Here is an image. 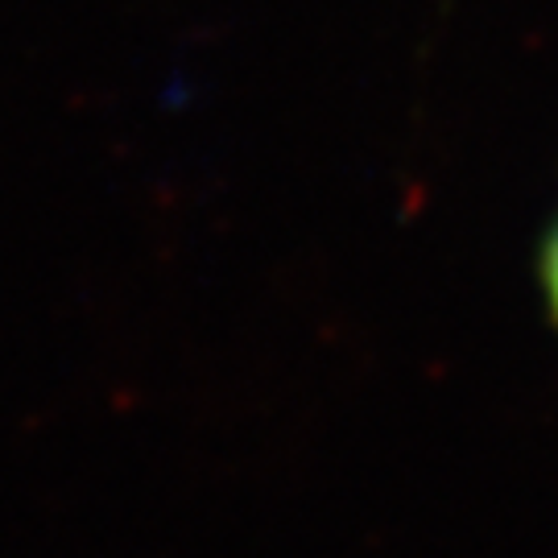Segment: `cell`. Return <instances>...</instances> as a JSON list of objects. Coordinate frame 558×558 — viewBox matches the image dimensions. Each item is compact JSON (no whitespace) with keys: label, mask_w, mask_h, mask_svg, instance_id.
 <instances>
[{"label":"cell","mask_w":558,"mask_h":558,"mask_svg":"<svg viewBox=\"0 0 558 558\" xmlns=\"http://www.w3.org/2000/svg\"><path fill=\"white\" fill-rule=\"evenodd\" d=\"M542 290H546V302H550V319L558 327V223L546 236V248H542Z\"/></svg>","instance_id":"1"}]
</instances>
